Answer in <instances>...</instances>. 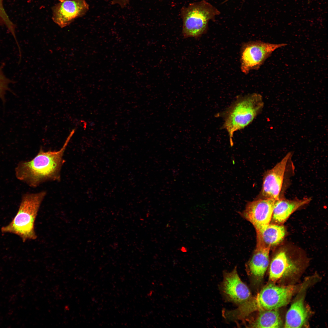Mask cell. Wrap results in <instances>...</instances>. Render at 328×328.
<instances>
[{
	"instance_id": "obj_4",
	"label": "cell",
	"mask_w": 328,
	"mask_h": 328,
	"mask_svg": "<svg viewBox=\"0 0 328 328\" xmlns=\"http://www.w3.org/2000/svg\"><path fill=\"white\" fill-rule=\"evenodd\" d=\"M297 289L295 285H267L255 297L240 304L235 310L236 314L243 319L256 311L278 309L289 302Z\"/></svg>"
},
{
	"instance_id": "obj_1",
	"label": "cell",
	"mask_w": 328,
	"mask_h": 328,
	"mask_svg": "<svg viewBox=\"0 0 328 328\" xmlns=\"http://www.w3.org/2000/svg\"><path fill=\"white\" fill-rule=\"evenodd\" d=\"M75 131V129L72 130L59 150L45 152L41 149L31 160L20 162L15 169L17 179L32 187L46 181L60 180L61 169L64 162L63 155Z\"/></svg>"
},
{
	"instance_id": "obj_10",
	"label": "cell",
	"mask_w": 328,
	"mask_h": 328,
	"mask_svg": "<svg viewBox=\"0 0 328 328\" xmlns=\"http://www.w3.org/2000/svg\"><path fill=\"white\" fill-rule=\"evenodd\" d=\"M299 269L298 263L291 257L288 251L281 249L275 254L270 262L269 279L272 282H276L295 274Z\"/></svg>"
},
{
	"instance_id": "obj_20",
	"label": "cell",
	"mask_w": 328,
	"mask_h": 328,
	"mask_svg": "<svg viewBox=\"0 0 328 328\" xmlns=\"http://www.w3.org/2000/svg\"><path fill=\"white\" fill-rule=\"evenodd\" d=\"M180 250L183 252H186L187 251V249L186 248L182 246L180 248Z\"/></svg>"
},
{
	"instance_id": "obj_19",
	"label": "cell",
	"mask_w": 328,
	"mask_h": 328,
	"mask_svg": "<svg viewBox=\"0 0 328 328\" xmlns=\"http://www.w3.org/2000/svg\"><path fill=\"white\" fill-rule=\"evenodd\" d=\"M130 0H113L111 2L112 5L118 4L122 8L125 7L129 2Z\"/></svg>"
},
{
	"instance_id": "obj_13",
	"label": "cell",
	"mask_w": 328,
	"mask_h": 328,
	"mask_svg": "<svg viewBox=\"0 0 328 328\" xmlns=\"http://www.w3.org/2000/svg\"><path fill=\"white\" fill-rule=\"evenodd\" d=\"M310 197L289 200L280 197L275 200L273 209L272 220L277 224H282L290 215L298 208L309 203Z\"/></svg>"
},
{
	"instance_id": "obj_16",
	"label": "cell",
	"mask_w": 328,
	"mask_h": 328,
	"mask_svg": "<svg viewBox=\"0 0 328 328\" xmlns=\"http://www.w3.org/2000/svg\"><path fill=\"white\" fill-rule=\"evenodd\" d=\"M282 322L278 309L263 310L251 325L253 328H280Z\"/></svg>"
},
{
	"instance_id": "obj_18",
	"label": "cell",
	"mask_w": 328,
	"mask_h": 328,
	"mask_svg": "<svg viewBox=\"0 0 328 328\" xmlns=\"http://www.w3.org/2000/svg\"><path fill=\"white\" fill-rule=\"evenodd\" d=\"M12 82V80L5 76L2 67H0V98L3 102H5V95L6 91H11L9 88V84Z\"/></svg>"
},
{
	"instance_id": "obj_21",
	"label": "cell",
	"mask_w": 328,
	"mask_h": 328,
	"mask_svg": "<svg viewBox=\"0 0 328 328\" xmlns=\"http://www.w3.org/2000/svg\"><path fill=\"white\" fill-rule=\"evenodd\" d=\"M58 0L60 2H63L64 1V0Z\"/></svg>"
},
{
	"instance_id": "obj_9",
	"label": "cell",
	"mask_w": 328,
	"mask_h": 328,
	"mask_svg": "<svg viewBox=\"0 0 328 328\" xmlns=\"http://www.w3.org/2000/svg\"><path fill=\"white\" fill-rule=\"evenodd\" d=\"M89 6L85 0H64L52 8V19L61 28L69 25L76 18L84 15Z\"/></svg>"
},
{
	"instance_id": "obj_12",
	"label": "cell",
	"mask_w": 328,
	"mask_h": 328,
	"mask_svg": "<svg viewBox=\"0 0 328 328\" xmlns=\"http://www.w3.org/2000/svg\"><path fill=\"white\" fill-rule=\"evenodd\" d=\"M256 247L270 248L279 244L285 235V230L282 224H271L255 230Z\"/></svg>"
},
{
	"instance_id": "obj_22",
	"label": "cell",
	"mask_w": 328,
	"mask_h": 328,
	"mask_svg": "<svg viewBox=\"0 0 328 328\" xmlns=\"http://www.w3.org/2000/svg\"><path fill=\"white\" fill-rule=\"evenodd\" d=\"M230 0H225L224 2V3L227 2Z\"/></svg>"
},
{
	"instance_id": "obj_2",
	"label": "cell",
	"mask_w": 328,
	"mask_h": 328,
	"mask_svg": "<svg viewBox=\"0 0 328 328\" xmlns=\"http://www.w3.org/2000/svg\"><path fill=\"white\" fill-rule=\"evenodd\" d=\"M263 106L261 96L253 93L238 97L220 115L223 120V128L227 132L231 145L233 144L235 132L251 124Z\"/></svg>"
},
{
	"instance_id": "obj_8",
	"label": "cell",
	"mask_w": 328,
	"mask_h": 328,
	"mask_svg": "<svg viewBox=\"0 0 328 328\" xmlns=\"http://www.w3.org/2000/svg\"><path fill=\"white\" fill-rule=\"evenodd\" d=\"M275 200L271 198H259L250 202L241 214L255 230L259 229L270 223Z\"/></svg>"
},
{
	"instance_id": "obj_6",
	"label": "cell",
	"mask_w": 328,
	"mask_h": 328,
	"mask_svg": "<svg viewBox=\"0 0 328 328\" xmlns=\"http://www.w3.org/2000/svg\"><path fill=\"white\" fill-rule=\"evenodd\" d=\"M286 45L285 43L272 44L260 41L246 43L241 50V71L247 74L251 70H258L274 51Z\"/></svg>"
},
{
	"instance_id": "obj_14",
	"label": "cell",
	"mask_w": 328,
	"mask_h": 328,
	"mask_svg": "<svg viewBox=\"0 0 328 328\" xmlns=\"http://www.w3.org/2000/svg\"><path fill=\"white\" fill-rule=\"evenodd\" d=\"M270 249L256 247L248 263V269L255 279L260 280L263 277L269 264Z\"/></svg>"
},
{
	"instance_id": "obj_7",
	"label": "cell",
	"mask_w": 328,
	"mask_h": 328,
	"mask_svg": "<svg viewBox=\"0 0 328 328\" xmlns=\"http://www.w3.org/2000/svg\"><path fill=\"white\" fill-rule=\"evenodd\" d=\"M291 156V153H288L272 168L265 172L260 198L276 200L280 197L287 165Z\"/></svg>"
},
{
	"instance_id": "obj_17",
	"label": "cell",
	"mask_w": 328,
	"mask_h": 328,
	"mask_svg": "<svg viewBox=\"0 0 328 328\" xmlns=\"http://www.w3.org/2000/svg\"><path fill=\"white\" fill-rule=\"evenodd\" d=\"M4 0H0V25L5 26L17 42L15 35V27L6 13L3 6Z\"/></svg>"
},
{
	"instance_id": "obj_3",
	"label": "cell",
	"mask_w": 328,
	"mask_h": 328,
	"mask_svg": "<svg viewBox=\"0 0 328 328\" xmlns=\"http://www.w3.org/2000/svg\"><path fill=\"white\" fill-rule=\"evenodd\" d=\"M46 194V192L43 191L23 195L16 215L9 224L1 228V231L15 234L23 242L36 239L35 221Z\"/></svg>"
},
{
	"instance_id": "obj_5",
	"label": "cell",
	"mask_w": 328,
	"mask_h": 328,
	"mask_svg": "<svg viewBox=\"0 0 328 328\" xmlns=\"http://www.w3.org/2000/svg\"><path fill=\"white\" fill-rule=\"evenodd\" d=\"M220 12L205 0L190 3L182 8V34L184 38L197 39L207 31L208 23L214 20Z\"/></svg>"
},
{
	"instance_id": "obj_11",
	"label": "cell",
	"mask_w": 328,
	"mask_h": 328,
	"mask_svg": "<svg viewBox=\"0 0 328 328\" xmlns=\"http://www.w3.org/2000/svg\"><path fill=\"white\" fill-rule=\"evenodd\" d=\"M223 289L226 296L237 303L241 304L252 297L251 292L240 278L236 268L224 275Z\"/></svg>"
},
{
	"instance_id": "obj_15",
	"label": "cell",
	"mask_w": 328,
	"mask_h": 328,
	"mask_svg": "<svg viewBox=\"0 0 328 328\" xmlns=\"http://www.w3.org/2000/svg\"><path fill=\"white\" fill-rule=\"evenodd\" d=\"M308 313L304 304V299L301 297L291 305L285 316L284 327L301 328L306 323Z\"/></svg>"
}]
</instances>
